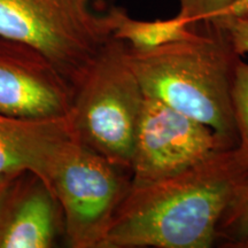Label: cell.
Wrapping results in <instances>:
<instances>
[{
  "label": "cell",
  "instance_id": "10",
  "mask_svg": "<svg viewBox=\"0 0 248 248\" xmlns=\"http://www.w3.org/2000/svg\"><path fill=\"white\" fill-rule=\"evenodd\" d=\"M115 29L113 37L131 47L150 49L183 38L190 33L192 27L177 16L168 20L141 21L132 18L124 8L113 7Z\"/></svg>",
  "mask_w": 248,
  "mask_h": 248
},
{
  "label": "cell",
  "instance_id": "7",
  "mask_svg": "<svg viewBox=\"0 0 248 248\" xmlns=\"http://www.w3.org/2000/svg\"><path fill=\"white\" fill-rule=\"evenodd\" d=\"M75 88L49 59L0 37V114L23 120L69 116Z\"/></svg>",
  "mask_w": 248,
  "mask_h": 248
},
{
  "label": "cell",
  "instance_id": "11",
  "mask_svg": "<svg viewBox=\"0 0 248 248\" xmlns=\"http://www.w3.org/2000/svg\"><path fill=\"white\" fill-rule=\"evenodd\" d=\"M223 247L245 248L248 245V172L235 186L217 230Z\"/></svg>",
  "mask_w": 248,
  "mask_h": 248
},
{
  "label": "cell",
  "instance_id": "3",
  "mask_svg": "<svg viewBox=\"0 0 248 248\" xmlns=\"http://www.w3.org/2000/svg\"><path fill=\"white\" fill-rule=\"evenodd\" d=\"M144 100L126 60L125 43L111 37L75 86L69 114L74 135L111 163L130 170Z\"/></svg>",
  "mask_w": 248,
  "mask_h": 248
},
{
  "label": "cell",
  "instance_id": "6",
  "mask_svg": "<svg viewBox=\"0 0 248 248\" xmlns=\"http://www.w3.org/2000/svg\"><path fill=\"white\" fill-rule=\"evenodd\" d=\"M232 147L206 124L145 95L133 146L131 184L170 177Z\"/></svg>",
  "mask_w": 248,
  "mask_h": 248
},
{
  "label": "cell",
  "instance_id": "17",
  "mask_svg": "<svg viewBox=\"0 0 248 248\" xmlns=\"http://www.w3.org/2000/svg\"><path fill=\"white\" fill-rule=\"evenodd\" d=\"M245 248H248V245H247V246H246V247H245Z\"/></svg>",
  "mask_w": 248,
  "mask_h": 248
},
{
  "label": "cell",
  "instance_id": "2",
  "mask_svg": "<svg viewBox=\"0 0 248 248\" xmlns=\"http://www.w3.org/2000/svg\"><path fill=\"white\" fill-rule=\"evenodd\" d=\"M125 55L146 97L200 121L235 147L231 91L239 57L221 33L201 22L183 38L154 48L125 43Z\"/></svg>",
  "mask_w": 248,
  "mask_h": 248
},
{
  "label": "cell",
  "instance_id": "14",
  "mask_svg": "<svg viewBox=\"0 0 248 248\" xmlns=\"http://www.w3.org/2000/svg\"><path fill=\"white\" fill-rule=\"evenodd\" d=\"M235 1L237 0H179V12L176 16L194 26L217 16Z\"/></svg>",
  "mask_w": 248,
  "mask_h": 248
},
{
  "label": "cell",
  "instance_id": "15",
  "mask_svg": "<svg viewBox=\"0 0 248 248\" xmlns=\"http://www.w3.org/2000/svg\"><path fill=\"white\" fill-rule=\"evenodd\" d=\"M22 172H14V173H0V202L2 198L5 197L6 192L12 185V183L15 181V178Z\"/></svg>",
  "mask_w": 248,
  "mask_h": 248
},
{
  "label": "cell",
  "instance_id": "16",
  "mask_svg": "<svg viewBox=\"0 0 248 248\" xmlns=\"http://www.w3.org/2000/svg\"><path fill=\"white\" fill-rule=\"evenodd\" d=\"M248 11V0H237L233 5H231L228 9L222 12L218 15H230V14H240ZM217 15V16H218Z\"/></svg>",
  "mask_w": 248,
  "mask_h": 248
},
{
  "label": "cell",
  "instance_id": "1",
  "mask_svg": "<svg viewBox=\"0 0 248 248\" xmlns=\"http://www.w3.org/2000/svg\"><path fill=\"white\" fill-rule=\"evenodd\" d=\"M248 171L234 147L170 177L130 186L100 248H209Z\"/></svg>",
  "mask_w": 248,
  "mask_h": 248
},
{
  "label": "cell",
  "instance_id": "4",
  "mask_svg": "<svg viewBox=\"0 0 248 248\" xmlns=\"http://www.w3.org/2000/svg\"><path fill=\"white\" fill-rule=\"evenodd\" d=\"M92 0H0V37L38 49L75 88L115 29Z\"/></svg>",
  "mask_w": 248,
  "mask_h": 248
},
{
  "label": "cell",
  "instance_id": "9",
  "mask_svg": "<svg viewBox=\"0 0 248 248\" xmlns=\"http://www.w3.org/2000/svg\"><path fill=\"white\" fill-rule=\"evenodd\" d=\"M74 138L69 116L36 121L0 114V173L32 172L51 188L55 164Z\"/></svg>",
  "mask_w": 248,
  "mask_h": 248
},
{
  "label": "cell",
  "instance_id": "5",
  "mask_svg": "<svg viewBox=\"0 0 248 248\" xmlns=\"http://www.w3.org/2000/svg\"><path fill=\"white\" fill-rule=\"evenodd\" d=\"M131 186V171L74 138L55 164L51 190L63 216L70 248H100Z\"/></svg>",
  "mask_w": 248,
  "mask_h": 248
},
{
  "label": "cell",
  "instance_id": "12",
  "mask_svg": "<svg viewBox=\"0 0 248 248\" xmlns=\"http://www.w3.org/2000/svg\"><path fill=\"white\" fill-rule=\"evenodd\" d=\"M231 99L237 131L234 151L241 166L248 171V62L241 57L234 64Z\"/></svg>",
  "mask_w": 248,
  "mask_h": 248
},
{
  "label": "cell",
  "instance_id": "13",
  "mask_svg": "<svg viewBox=\"0 0 248 248\" xmlns=\"http://www.w3.org/2000/svg\"><path fill=\"white\" fill-rule=\"evenodd\" d=\"M204 23L221 33L238 57L248 54V11L240 14L218 15Z\"/></svg>",
  "mask_w": 248,
  "mask_h": 248
},
{
  "label": "cell",
  "instance_id": "8",
  "mask_svg": "<svg viewBox=\"0 0 248 248\" xmlns=\"http://www.w3.org/2000/svg\"><path fill=\"white\" fill-rule=\"evenodd\" d=\"M63 234L54 193L35 173L18 175L0 202V248H52Z\"/></svg>",
  "mask_w": 248,
  "mask_h": 248
}]
</instances>
